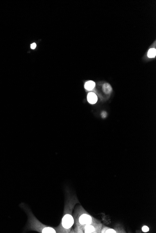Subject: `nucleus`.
I'll list each match as a JSON object with an SVG mask.
<instances>
[{
  "mask_svg": "<svg viewBox=\"0 0 156 233\" xmlns=\"http://www.w3.org/2000/svg\"><path fill=\"white\" fill-rule=\"evenodd\" d=\"M95 86V83L94 81L92 80H89L87 81L85 83V88L88 91H91L94 89Z\"/></svg>",
  "mask_w": 156,
  "mask_h": 233,
  "instance_id": "obj_5",
  "label": "nucleus"
},
{
  "mask_svg": "<svg viewBox=\"0 0 156 233\" xmlns=\"http://www.w3.org/2000/svg\"><path fill=\"white\" fill-rule=\"evenodd\" d=\"M102 90L104 93L106 94H109L112 92V88L109 83H106L103 85Z\"/></svg>",
  "mask_w": 156,
  "mask_h": 233,
  "instance_id": "obj_6",
  "label": "nucleus"
},
{
  "mask_svg": "<svg viewBox=\"0 0 156 233\" xmlns=\"http://www.w3.org/2000/svg\"><path fill=\"white\" fill-rule=\"evenodd\" d=\"M148 56L149 58H154L156 55V50L155 48H150L148 51Z\"/></svg>",
  "mask_w": 156,
  "mask_h": 233,
  "instance_id": "obj_8",
  "label": "nucleus"
},
{
  "mask_svg": "<svg viewBox=\"0 0 156 233\" xmlns=\"http://www.w3.org/2000/svg\"><path fill=\"white\" fill-rule=\"evenodd\" d=\"M103 233H116V231H115L114 229H107L106 231H105Z\"/></svg>",
  "mask_w": 156,
  "mask_h": 233,
  "instance_id": "obj_10",
  "label": "nucleus"
},
{
  "mask_svg": "<svg viewBox=\"0 0 156 233\" xmlns=\"http://www.w3.org/2000/svg\"><path fill=\"white\" fill-rule=\"evenodd\" d=\"M78 221L80 224L85 226L91 224L92 221V218L90 216L87 214H83L79 217Z\"/></svg>",
  "mask_w": 156,
  "mask_h": 233,
  "instance_id": "obj_3",
  "label": "nucleus"
},
{
  "mask_svg": "<svg viewBox=\"0 0 156 233\" xmlns=\"http://www.w3.org/2000/svg\"><path fill=\"white\" fill-rule=\"evenodd\" d=\"M87 98V101L89 102V103H90V104H94L96 103V102H97V100H98L97 96L95 95V94H94V93H93V92L89 93L88 94Z\"/></svg>",
  "mask_w": 156,
  "mask_h": 233,
  "instance_id": "obj_4",
  "label": "nucleus"
},
{
  "mask_svg": "<svg viewBox=\"0 0 156 233\" xmlns=\"http://www.w3.org/2000/svg\"><path fill=\"white\" fill-rule=\"evenodd\" d=\"M23 208L28 216V228L30 230H34L42 233H56V231L50 227L43 224L39 221L31 213V212L27 208L26 206H23Z\"/></svg>",
  "mask_w": 156,
  "mask_h": 233,
  "instance_id": "obj_1",
  "label": "nucleus"
},
{
  "mask_svg": "<svg viewBox=\"0 0 156 233\" xmlns=\"http://www.w3.org/2000/svg\"><path fill=\"white\" fill-rule=\"evenodd\" d=\"M142 230L144 232H147L149 231V228L147 226H144L142 227Z\"/></svg>",
  "mask_w": 156,
  "mask_h": 233,
  "instance_id": "obj_9",
  "label": "nucleus"
},
{
  "mask_svg": "<svg viewBox=\"0 0 156 233\" xmlns=\"http://www.w3.org/2000/svg\"><path fill=\"white\" fill-rule=\"evenodd\" d=\"M36 47H37V45H36V44L35 43H33L31 45V49H35V48H36Z\"/></svg>",
  "mask_w": 156,
  "mask_h": 233,
  "instance_id": "obj_11",
  "label": "nucleus"
},
{
  "mask_svg": "<svg viewBox=\"0 0 156 233\" xmlns=\"http://www.w3.org/2000/svg\"><path fill=\"white\" fill-rule=\"evenodd\" d=\"M94 230H95V228L93 226L90 224L85 225V233H93L94 231Z\"/></svg>",
  "mask_w": 156,
  "mask_h": 233,
  "instance_id": "obj_7",
  "label": "nucleus"
},
{
  "mask_svg": "<svg viewBox=\"0 0 156 233\" xmlns=\"http://www.w3.org/2000/svg\"><path fill=\"white\" fill-rule=\"evenodd\" d=\"M106 116H107V113L106 112L103 111V112L101 113V116H102V118H104L106 117Z\"/></svg>",
  "mask_w": 156,
  "mask_h": 233,
  "instance_id": "obj_12",
  "label": "nucleus"
},
{
  "mask_svg": "<svg viewBox=\"0 0 156 233\" xmlns=\"http://www.w3.org/2000/svg\"><path fill=\"white\" fill-rule=\"evenodd\" d=\"M74 219L71 213H67L62 219L61 226L63 229L69 230L74 224Z\"/></svg>",
  "mask_w": 156,
  "mask_h": 233,
  "instance_id": "obj_2",
  "label": "nucleus"
}]
</instances>
